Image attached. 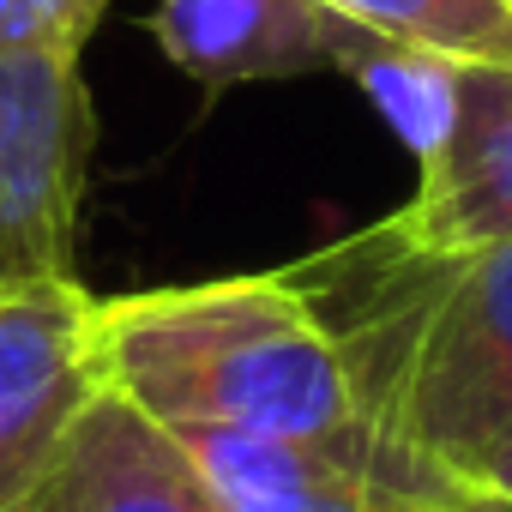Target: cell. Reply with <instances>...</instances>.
<instances>
[{"mask_svg":"<svg viewBox=\"0 0 512 512\" xmlns=\"http://www.w3.org/2000/svg\"><path fill=\"white\" fill-rule=\"evenodd\" d=\"M284 278L332 338L362 422L452 470L512 428V241L458 253L392 211Z\"/></svg>","mask_w":512,"mask_h":512,"instance_id":"cell-1","label":"cell"},{"mask_svg":"<svg viewBox=\"0 0 512 512\" xmlns=\"http://www.w3.org/2000/svg\"><path fill=\"white\" fill-rule=\"evenodd\" d=\"M103 392L169 434H338L356 392L314 308L284 272L91 296Z\"/></svg>","mask_w":512,"mask_h":512,"instance_id":"cell-2","label":"cell"},{"mask_svg":"<svg viewBox=\"0 0 512 512\" xmlns=\"http://www.w3.org/2000/svg\"><path fill=\"white\" fill-rule=\"evenodd\" d=\"M79 55H0V290L79 278V199L97 145Z\"/></svg>","mask_w":512,"mask_h":512,"instance_id":"cell-3","label":"cell"},{"mask_svg":"<svg viewBox=\"0 0 512 512\" xmlns=\"http://www.w3.org/2000/svg\"><path fill=\"white\" fill-rule=\"evenodd\" d=\"M223 512H446L464 470L356 422L338 434H181Z\"/></svg>","mask_w":512,"mask_h":512,"instance_id":"cell-4","label":"cell"},{"mask_svg":"<svg viewBox=\"0 0 512 512\" xmlns=\"http://www.w3.org/2000/svg\"><path fill=\"white\" fill-rule=\"evenodd\" d=\"M97 392L91 290L79 278L0 290V512H19L67 464Z\"/></svg>","mask_w":512,"mask_h":512,"instance_id":"cell-5","label":"cell"},{"mask_svg":"<svg viewBox=\"0 0 512 512\" xmlns=\"http://www.w3.org/2000/svg\"><path fill=\"white\" fill-rule=\"evenodd\" d=\"M151 37L211 91L241 79L356 73L380 43H392L326 0H163L151 13Z\"/></svg>","mask_w":512,"mask_h":512,"instance_id":"cell-6","label":"cell"},{"mask_svg":"<svg viewBox=\"0 0 512 512\" xmlns=\"http://www.w3.org/2000/svg\"><path fill=\"white\" fill-rule=\"evenodd\" d=\"M434 247L512 241V61H464L458 109L434 157H422L416 199L398 211Z\"/></svg>","mask_w":512,"mask_h":512,"instance_id":"cell-7","label":"cell"},{"mask_svg":"<svg viewBox=\"0 0 512 512\" xmlns=\"http://www.w3.org/2000/svg\"><path fill=\"white\" fill-rule=\"evenodd\" d=\"M67 512H223L205 470L163 422L97 392L61 464Z\"/></svg>","mask_w":512,"mask_h":512,"instance_id":"cell-8","label":"cell"},{"mask_svg":"<svg viewBox=\"0 0 512 512\" xmlns=\"http://www.w3.org/2000/svg\"><path fill=\"white\" fill-rule=\"evenodd\" d=\"M356 25L452 61H512V0H326Z\"/></svg>","mask_w":512,"mask_h":512,"instance_id":"cell-9","label":"cell"},{"mask_svg":"<svg viewBox=\"0 0 512 512\" xmlns=\"http://www.w3.org/2000/svg\"><path fill=\"white\" fill-rule=\"evenodd\" d=\"M458 67L452 55H434V49H410V43H380L350 79L374 97V109L386 115V127L422 157H434V145L446 139L452 127V109H458Z\"/></svg>","mask_w":512,"mask_h":512,"instance_id":"cell-10","label":"cell"},{"mask_svg":"<svg viewBox=\"0 0 512 512\" xmlns=\"http://www.w3.org/2000/svg\"><path fill=\"white\" fill-rule=\"evenodd\" d=\"M109 0H0V55L25 49H85Z\"/></svg>","mask_w":512,"mask_h":512,"instance_id":"cell-11","label":"cell"},{"mask_svg":"<svg viewBox=\"0 0 512 512\" xmlns=\"http://www.w3.org/2000/svg\"><path fill=\"white\" fill-rule=\"evenodd\" d=\"M464 476H476V482H488V488L512 494V428H506V434H494V440L470 458V470H464Z\"/></svg>","mask_w":512,"mask_h":512,"instance_id":"cell-12","label":"cell"},{"mask_svg":"<svg viewBox=\"0 0 512 512\" xmlns=\"http://www.w3.org/2000/svg\"><path fill=\"white\" fill-rule=\"evenodd\" d=\"M446 512H512V494H500V488H488V482L464 476V488L446 500Z\"/></svg>","mask_w":512,"mask_h":512,"instance_id":"cell-13","label":"cell"},{"mask_svg":"<svg viewBox=\"0 0 512 512\" xmlns=\"http://www.w3.org/2000/svg\"><path fill=\"white\" fill-rule=\"evenodd\" d=\"M19 512H67V494H61V470H55V476H49V482H43V488H37L25 506H19Z\"/></svg>","mask_w":512,"mask_h":512,"instance_id":"cell-14","label":"cell"}]
</instances>
